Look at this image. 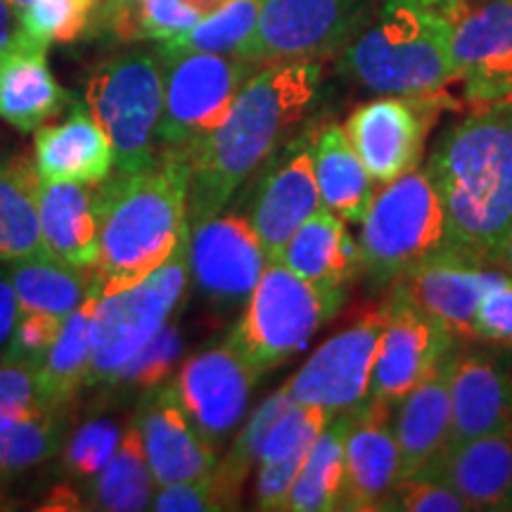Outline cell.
Instances as JSON below:
<instances>
[{
    "label": "cell",
    "mask_w": 512,
    "mask_h": 512,
    "mask_svg": "<svg viewBox=\"0 0 512 512\" xmlns=\"http://www.w3.org/2000/svg\"><path fill=\"white\" fill-rule=\"evenodd\" d=\"M320 81L318 60L266 64L249 76L226 121L183 150L190 162V226L226 209L254 171L280 150L316 105Z\"/></svg>",
    "instance_id": "cell-1"
},
{
    "label": "cell",
    "mask_w": 512,
    "mask_h": 512,
    "mask_svg": "<svg viewBox=\"0 0 512 512\" xmlns=\"http://www.w3.org/2000/svg\"><path fill=\"white\" fill-rule=\"evenodd\" d=\"M446 216V249L489 266L512 226V100L477 105L427 159Z\"/></svg>",
    "instance_id": "cell-2"
},
{
    "label": "cell",
    "mask_w": 512,
    "mask_h": 512,
    "mask_svg": "<svg viewBox=\"0 0 512 512\" xmlns=\"http://www.w3.org/2000/svg\"><path fill=\"white\" fill-rule=\"evenodd\" d=\"M188 178V155L164 150L150 169L102 181L100 252L91 266L100 297L143 283L188 238Z\"/></svg>",
    "instance_id": "cell-3"
},
{
    "label": "cell",
    "mask_w": 512,
    "mask_h": 512,
    "mask_svg": "<svg viewBox=\"0 0 512 512\" xmlns=\"http://www.w3.org/2000/svg\"><path fill=\"white\" fill-rule=\"evenodd\" d=\"M453 22L418 0H384L370 27L351 38L342 67L375 95H430L458 81Z\"/></svg>",
    "instance_id": "cell-4"
},
{
    "label": "cell",
    "mask_w": 512,
    "mask_h": 512,
    "mask_svg": "<svg viewBox=\"0 0 512 512\" xmlns=\"http://www.w3.org/2000/svg\"><path fill=\"white\" fill-rule=\"evenodd\" d=\"M349 299L347 287H320L285 264H268L247 297L245 313L228 344L259 373L290 361L320 328L337 318Z\"/></svg>",
    "instance_id": "cell-5"
},
{
    "label": "cell",
    "mask_w": 512,
    "mask_h": 512,
    "mask_svg": "<svg viewBox=\"0 0 512 512\" xmlns=\"http://www.w3.org/2000/svg\"><path fill=\"white\" fill-rule=\"evenodd\" d=\"M83 105L114 150V171L133 176L157 162V128L164 107L159 53L126 50L100 62L86 81Z\"/></svg>",
    "instance_id": "cell-6"
},
{
    "label": "cell",
    "mask_w": 512,
    "mask_h": 512,
    "mask_svg": "<svg viewBox=\"0 0 512 512\" xmlns=\"http://www.w3.org/2000/svg\"><path fill=\"white\" fill-rule=\"evenodd\" d=\"M361 266L375 290L446 249V216L427 169L382 185L361 221Z\"/></svg>",
    "instance_id": "cell-7"
},
{
    "label": "cell",
    "mask_w": 512,
    "mask_h": 512,
    "mask_svg": "<svg viewBox=\"0 0 512 512\" xmlns=\"http://www.w3.org/2000/svg\"><path fill=\"white\" fill-rule=\"evenodd\" d=\"M190 235V233H188ZM190 278L188 238L150 278L128 290L100 297L93 318V354L86 387L110 384L119 368L174 316Z\"/></svg>",
    "instance_id": "cell-8"
},
{
    "label": "cell",
    "mask_w": 512,
    "mask_h": 512,
    "mask_svg": "<svg viewBox=\"0 0 512 512\" xmlns=\"http://www.w3.org/2000/svg\"><path fill=\"white\" fill-rule=\"evenodd\" d=\"M164 107L157 128V143L164 150H190L214 133L233 110L240 88L256 72L235 55L166 53Z\"/></svg>",
    "instance_id": "cell-9"
},
{
    "label": "cell",
    "mask_w": 512,
    "mask_h": 512,
    "mask_svg": "<svg viewBox=\"0 0 512 512\" xmlns=\"http://www.w3.org/2000/svg\"><path fill=\"white\" fill-rule=\"evenodd\" d=\"M363 0H261L254 34L235 57L252 67L320 60L351 41Z\"/></svg>",
    "instance_id": "cell-10"
},
{
    "label": "cell",
    "mask_w": 512,
    "mask_h": 512,
    "mask_svg": "<svg viewBox=\"0 0 512 512\" xmlns=\"http://www.w3.org/2000/svg\"><path fill=\"white\" fill-rule=\"evenodd\" d=\"M387 323V304L325 339L309 361L285 382L294 403L339 415L363 406L370 396L377 344Z\"/></svg>",
    "instance_id": "cell-11"
},
{
    "label": "cell",
    "mask_w": 512,
    "mask_h": 512,
    "mask_svg": "<svg viewBox=\"0 0 512 512\" xmlns=\"http://www.w3.org/2000/svg\"><path fill=\"white\" fill-rule=\"evenodd\" d=\"M437 114V93L377 95L351 112L344 133L370 178L377 185H387L420 169Z\"/></svg>",
    "instance_id": "cell-12"
},
{
    "label": "cell",
    "mask_w": 512,
    "mask_h": 512,
    "mask_svg": "<svg viewBox=\"0 0 512 512\" xmlns=\"http://www.w3.org/2000/svg\"><path fill=\"white\" fill-rule=\"evenodd\" d=\"M458 347V335L439 318L389 290L387 323L377 344L368 399L396 406Z\"/></svg>",
    "instance_id": "cell-13"
},
{
    "label": "cell",
    "mask_w": 512,
    "mask_h": 512,
    "mask_svg": "<svg viewBox=\"0 0 512 512\" xmlns=\"http://www.w3.org/2000/svg\"><path fill=\"white\" fill-rule=\"evenodd\" d=\"M259 375L226 339L219 347L188 358L171 384L195 430L219 451L245 420Z\"/></svg>",
    "instance_id": "cell-14"
},
{
    "label": "cell",
    "mask_w": 512,
    "mask_h": 512,
    "mask_svg": "<svg viewBox=\"0 0 512 512\" xmlns=\"http://www.w3.org/2000/svg\"><path fill=\"white\" fill-rule=\"evenodd\" d=\"M313 138L316 133H302L280 145L252 197L247 219L259 235L268 264H280L292 235L323 207L313 171Z\"/></svg>",
    "instance_id": "cell-15"
},
{
    "label": "cell",
    "mask_w": 512,
    "mask_h": 512,
    "mask_svg": "<svg viewBox=\"0 0 512 512\" xmlns=\"http://www.w3.org/2000/svg\"><path fill=\"white\" fill-rule=\"evenodd\" d=\"M188 259L200 292L221 304L247 302L268 266L259 235L247 216L226 209L192 223Z\"/></svg>",
    "instance_id": "cell-16"
},
{
    "label": "cell",
    "mask_w": 512,
    "mask_h": 512,
    "mask_svg": "<svg viewBox=\"0 0 512 512\" xmlns=\"http://www.w3.org/2000/svg\"><path fill=\"white\" fill-rule=\"evenodd\" d=\"M453 64L472 105L512 100V0H486L453 24Z\"/></svg>",
    "instance_id": "cell-17"
},
{
    "label": "cell",
    "mask_w": 512,
    "mask_h": 512,
    "mask_svg": "<svg viewBox=\"0 0 512 512\" xmlns=\"http://www.w3.org/2000/svg\"><path fill=\"white\" fill-rule=\"evenodd\" d=\"M136 425L157 486L188 482L216 467V448L185 415L171 380L145 392Z\"/></svg>",
    "instance_id": "cell-18"
},
{
    "label": "cell",
    "mask_w": 512,
    "mask_h": 512,
    "mask_svg": "<svg viewBox=\"0 0 512 512\" xmlns=\"http://www.w3.org/2000/svg\"><path fill=\"white\" fill-rule=\"evenodd\" d=\"M392 408L368 399L354 411L344 446V482L337 510H380L384 496L401 477Z\"/></svg>",
    "instance_id": "cell-19"
},
{
    "label": "cell",
    "mask_w": 512,
    "mask_h": 512,
    "mask_svg": "<svg viewBox=\"0 0 512 512\" xmlns=\"http://www.w3.org/2000/svg\"><path fill=\"white\" fill-rule=\"evenodd\" d=\"M451 446L512 430V366L494 351H456L451 366Z\"/></svg>",
    "instance_id": "cell-20"
},
{
    "label": "cell",
    "mask_w": 512,
    "mask_h": 512,
    "mask_svg": "<svg viewBox=\"0 0 512 512\" xmlns=\"http://www.w3.org/2000/svg\"><path fill=\"white\" fill-rule=\"evenodd\" d=\"M491 266L451 249H441L396 278L389 290L446 323L456 335L472 337L479 299L489 283Z\"/></svg>",
    "instance_id": "cell-21"
},
{
    "label": "cell",
    "mask_w": 512,
    "mask_h": 512,
    "mask_svg": "<svg viewBox=\"0 0 512 512\" xmlns=\"http://www.w3.org/2000/svg\"><path fill=\"white\" fill-rule=\"evenodd\" d=\"M38 221L50 256L91 268L100 252L102 183L38 181Z\"/></svg>",
    "instance_id": "cell-22"
},
{
    "label": "cell",
    "mask_w": 512,
    "mask_h": 512,
    "mask_svg": "<svg viewBox=\"0 0 512 512\" xmlns=\"http://www.w3.org/2000/svg\"><path fill=\"white\" fill-rule=\"evenodd\" d=\"M458 347L422 380L411 394L396 403L392 430L399 444L401 477L425 472L448 451L451 444V366ZM399 477V479H401Z\"/></svg>",
    "instance_id": "cell-23"
},
{
    "label": "cell",
    "mask_w": 512,
    "mask_h": 512,
    "mask_svg": "<svg viewBox=\"0 0 512 512\" xmlns=\"http://www.w3.org/2000/svg\"><path fill=\"white\" fill-rule=\"evenodd\" d=\"M420 477L441 479L470 510H512V430L451 446Z\"/></svg>",
    "instance_id": "cell-24"
},
{
    "label": "cell",
    "mask_w": 512,
    "mask_h": 512,
    "mask_svg": "<svg viewBox=\"0 0 512 512\" xmlns=\"http://www.w3.org/2000/svg\"><path fill=\"white\" fill-rule=\"evenodd\" d=\"M46 55L48 48L27 36L0 55V119L22 133H36L69 102Z\"/></svg>",
    "instance_id": "cell-25"
},
{
    "label": "cell",
    "mask_w": 512,
    "mask_h": 512,
    "mask_svg": "<svg viewBox=\"0 0 512 512\" xmlns=\"http://www.w3.org/2000/svg\"><path fill=\"white\" fill-rule=\"evenodd\" d=\"M38 176L64 183H102L114 174V150L86 107H72L60 124L34 133Z\"/></svg>",
    "instance_id": "cell-26"
},
{
    "label": "cell",
    "mask_w": 512,
    "mask_h": 512,
    "mask_svg": "<svg viewBox=\"0 0 512 512\" xmlns=\"http://www.w3.org/2000/svg\"><path fill=\"white\" fill-rule=\"evenodd\" d=\"M292 273L320 287H347L363 275L361 247L349 233L347 223L320 207L299 226L287 242L283 259Z\"/></svg>",
    "instance_id": "cell-27"
},
{
    "label": "cell",
    "mask_w": 512,
    "mask_h": 512,
    "mask_svg": "<svg viewBox=\"0 0 512 512\" xmlns=\"http://www.w3.org/2000/svg\"><path fill=\"white\" fill-rule=\"evenodd\" d=\"M335 418L328 411L306 403H292L271 427L259 458L256 475V508L285 510L294 477L302 470L313 441Z\"/></svg>",
    "instance_id": "cell-28"
},
{
    "label": "cell",
    "mask_w": 512,
    "mask_h": 512,
    "mask_svg": "<svg viewBox=\"0 0 512 512\" xmlns=\"http://www.w3.org/2000/svg\"><path fill=\"white\" fill-rule=\"evenodd\" d=\"M313 171L323 207L337 214L344 223L366 219L375 197V181L351 147L342 126H325L313 138Z\"/></svg>",
    "instance_id": "cell-29"
},
{
    "label": "cell",
    "mask_w": 512,
    "mask_h": 512,
    "mask_svg": "<svg viewBox=\"0 0 512 512\" xmlns=\"http://www.w3.org/2000/svg\"><path fill=\"white\" fill-rule=\"evenodd\" d=\"M36 162L22 152H0V261L50 256L38 221Z\"/></svg>",
    "instance_id": "cell-30"
},
{
    "label": "cell",
    "mask_w": 512,
    "mask_h": 512,
    "mask_svg": "<svg viewBox=\"0 0 512 512\" xmlns=\"http://www.w3.org/2000/svg\"><path fill=\"white\" fill-rule=\"evenodd\" d=\"M8 268L22 313H46L64 320L98 294L91 268L64 264L55 256H29L12 261Z\"/></svg>",
    "instance_id": "cell-31"
},
{
    "label": "cell",
    "mask_w": 512,
    "mask_h": 512,
    "mask_svg": "<svg viewBox=\"0 0 512 512\" xmlns=\"http://www.w3.org/2000/svg\"><path fill=\"white\" fill-rule=\"evenodd\" d=\"M356 411V408H354ZM354 411L339 413L313 441L302 470L294 477L285 510L330 512L337 510L344 482V446L354 420Z\"/></svg>",
    "instance_id": "cell-32"
},
{
    "label": "cell",
    "mask_w": 512,
    "mask_h": 512,
    "mask_svg": "<svg viewBox=\"0 0 512 512\" xmlns=\"http://www.w3.org/2000/svg\"><path fill=\"white\" fill-rule=\"evenodd\" d=\"M98 294L88 297L79 309L69 313L60 335L50 347L46 361L38 368L43 401L50 408H67L81 387H86L93 354V318Z\"/></svg>",
    "instance_id": "cell-33"
},
{
    "label": "cell",
    "mask_w": 512,
    "mask_h": 512,
    "mask_svg": "<svg viewBox=\"0 0 512 512\" xmlns=\"http://www.w3.org/2000/svg\"><path fill=\"white\" fill-rule=\"evenodd\" d=\"M157 482L147 465L143 439L138 425L133 422L124 430L121 444L102 470L91 479L88 508L112 512H138L152 508Z\"/></svg>",
    "instance_id": "cell-34"
},
{
    "label": "cell",
    "mask_w": 512,
    "mask_h": 512,
    "mask_svg": "<svg viewBox=\"0 0 512 512\" xmlns=\"http://www.w3.org/2000/svg\"><path fill=\"white\" fill-rule=\"evenodd\" d=\"M292 403L294 401L290 399V394L285 392V387L268 396V399L249 415L245 427H240L238 437L230 444L226 458H223L221 463L216 460V467L211 470V475L216 479L223 508L226 510L238 508L242 498V484H245L252 467L259 465L268 432H271V427Z\"/></svg>",
    "instance_id": "cell-35"
},
{
    "label": "cell",
    "mask_w": 512,
    "mask_h": 512,
    "mask_svg": "<svg viewBox=\"0 0 512 512\" xmlns=\"http://www.w3.org/2000/svg\"><path fill=\"white\" fill-rule=\"evenodd\" d=\"M261 0H226L195 27L183 34L159 41L166 53H216L235 55L254 34Z\"/></svg>",
    "instance_id": "cell-36"
},
{
    "label": "cell",
    "mask_w": 512,
    "mask_h": 512,
    "mask_svg": "<svg viewBox=\"0 0 512 512\" xmlns=\"http://www.w3.org/2000/svg\"><path fill=\"white\" fill-rule=\"evenodd\" d=\"M67 439L64 408H43L0 432V479L43 465L62 451Z\"/></svg>",
    "instance_id": "cell-37"
},
{
    "label": "cell",
    "mask_w": 512,
    "mask_h": 512,
    "mask_svg": "<svg viewBox=\"0 0 512 512\" xmlns=\"http://www.w3.org/2000/svg\"><path fill=\"white\" fill-rule=\"evenodd\" d=\"M98 8L100 0H31L22 10L24 36L46 48L50 43H72L86 34Z\"/></svg>",
    "instance_id": "cell-38"
},
{
    "label": "cell",
    "mask_w": 512,
    "mask_h": 512,
    "mask_svg": "<svg viewBox=\"0 0 512 512\" xmlns=\"http://www.w3.org/2000/svg\"><path fill=\"white\" fill-rule=\"evenodd\" d=\"M183 351V337L176 323H166L152 335L147 342L133 354L119 373L112 377V387L138 389V392H150L159 384L169 382L174 366Z\"/></svg>",
    "instance_id": "cell-39"
},
{
    "label": "cell",
    "mask_w": 512,
    "mask_h": 512,
    "mask_svg": "<svg viewBox=\"0 0 512 512\" xmlns=\"http://www.w3.org/2000/svg\"><path fill=\"white\" fill-rule=\"evenodd\" d=\"M124 432L114 420H88L69 439L67 451H64V465L76 477L93 479L98 472L110 463L121 444Z\"/></svg>",
    "instance_id": "cell-40"
},
{
    "label": "cell",
    "mask_w": 512,
    "mask_h": 512,
    "mask_svg": "<svg viewBox=\"0 0 512 512\" xmlns=\"http://www.w3.org/2000/svg\"><path fill=\"white\" fill-rule=\"evenodd\" d=\"M43 408L50 406L43 401L38 370L29 363L0 358V432Z\"/></svg>",
    "instance_id": "cell-41"
},
{
    "label": "cell",
    "mask_w": 512,
    "mask_h": 512,
    "mask_svg": "<svg viewBox=\"0 0 512 512\" xmlns=\"http://www.w3.org/2000/svg\"><path fill=\"white\" fill-rule=\"evenodd\" d=\"M384 512H465L470 510L451 486L434 477H401L380 505Z\"/></svg>",
    "instance_id": "cell-42"
},
{
    "label": "cell",
    "mask_w": 512,
    "mask_h": 512,
    "mask_svg": "<svg viewBox=\"0 0 512 512\" xmlns=\"http://www.w3.org/2000/svg\"><path fill=\"white\" fill-rule=\"evenodd\" d=\"M472 337L512 344V275L491 266L489 283L479 299Z\"/></svg>",
    "instance_id": "cell-43"
},
{
    "label": "cell",
    "mask_w": 512,
    "mask_h": 512,
    "mask_svg": "<svg viewBox=\"0 0 512 512\" xmlns=\"http://www.w3.org/2000/svg\"><path fill=\"white\" fill-rule=\"evenodd\" d=\"M64 320L46 316V313H22L15 332H12L8 349H5V354L0 358L29 363V366L38 370L43 366V361H46L57 335H60Z\"/></svg>",
    "instance_id": "cell-44"
},
{
    "label": "cell",
    "mask_w": 512,
    "mask_h": 512,
    "mask_svg": "<svg viewBox=\"0 0 512 512\" xmlns=\"http://www.w3.org/2000/svg\"><path fill=\"white\" fill-rule=\"evenodd\" d=\"M152 510L159 512H204V510H226L223 508L219 486L211 472L207 475L159 486L152 498Z\"/></svg>",
    "instance_id": "cell-45"
},
{
    "label": "cell",
    "mask_w": 512,
    "mask_h": 512,
    "mask_svg": "<svg viewBox=\"0 0 512 512\" xmlns=\"http://www.w3.org/2000/svg\"><path fill=\"white\" fill-rule=\"evenodd\" d=\"M140 0H100L98 15L105 29L121 41H136Z\"/></svg>",
    "instance_id": "cell-46"
},
{
    "label": "cell",
    "mask_w": 512,
    "mask_h": 512,
    "mask_svg": "<svg viewBox=\"0 0 512 512\" xmlns=\"http://www.w3.org/2000/svg\"><path fill=\"white\" fill-rule=\"evenodd\" d=\"M0 264H3V261H0ZM19 318H22V306H19L15 285H12L10 268L0 266V356L8 349Z\"/></svg>",
    "instance_id": "cell-47"
},
{
    "label": "cell",
    "mask_w": 512,
    "mask_h": 512,
    "mask_svg": "<svg viewBox=\"0 0 512 512\" xmlns=\"http://www.w3.org/2000/svg\"><path fill=\"white\" fill-rule=\"evenodd\" d=\"M22 36L24 29L19 10L12 8L10 0H0V55L15 46L17 41H22Z\"/></svg>",
    "instance_id": "cell-48"
},
{
    "label": "cell",
    "mask_w": 512,
    "mask_h": 512,
    "mask_svg": "<svg viewBox=\"0 0 512 512\" xmlns=\"http://www.w3.org/2000/svg\"><path fill=\"white\" fill-rule=\"evenodd\" d=\"M420 5H425V8H430L432 12H437V15L446 17L448 22L456 24L460 17L465 15L467 10V0H418Z\"/></svg>",
    "instance_id": "cell-49"
},
{
    "label": "cell",
    "mask_w": 512,
    "mask_h": 512,
    "mask_svg": "<svg viewBox=\"0 0 512 512\" xmlns=\"http://www.w3.org/2000/svg\"><path fill=\"white\" fill-rule=\"evenodd\" d=\"M489 266L501 268V271L512 275V226L508 228V233L503 235L501 245L496 247V252H494V256H491V261H489Z\"/></svg>",
    "instance_id": "cell-50"
},
{
    "label": "cell",
    "mask_w": 512,
    "mask_h": 512,
    "mask_svg": "<svg viewBox=\"0 0 512 512\" xmlns=\"http://www.w3.org/2000/svg\"><path fill=\"white\" fill-rule=\"evenodd\" d=\"M10 3H12V8L19 10V15H22V10H27V8H29L31 0H10Z\"/></svg>",
    "instance_id": "cell-51"
},
{
    "label": "cell",
    "mask_w": 512,
    "mask_h": 512,
    "mask_svg": "<svg viewBox=\"0 0 512 512\" xmlns=\"http://www.w3.org/2000/svg\"><path fill=\"white\" fill-rule=\"evenodd\" d=\"M5 508H8V505H5V498L0 496V510H5Z\"/></svg>",
    "instance_id": "cell-52"
}]
</instances>
